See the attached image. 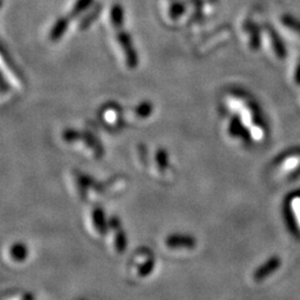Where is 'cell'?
<instances>
[{"label": "cell", "mask_w": 300, "mask_h": 300, "mask_svg": "<svg viewBox=\"0 0 300 300\" xmlns=\"http://www.w3.org/2000/svg\"><path fill=\"white\" fill-rule=\"evenodd\" d=\"M29 255H30V252H29L28 246L21 242L11 244L7 249L8 260L16 265L24 264V262L28 260Z\"/></svg>", "instance_id": "52a82bcc"}, {"label": "cell", "mask_w": 300, "mask_h": 300, "mask_svg": "<svg viewBox=\"0 0 300 300\" xmlns=\"http://www.w3.org/2000/svg\"><path fill=\"white\" fill-rule=\"evenodd\" d=\"M156 268V257L150 250L142 248L137 250L129 263V274L135 280L145 279L154 273Z\"/></svg>", "instance_id": "7a4b0ae2"}, {"label": "cell", "mask_w": 300, "mask_h": 300, "mask_svg": "<svg viewBox=\"0 0 300 300\" xmlns=\"http://www.w3.org/2000/svg\"><path fill=\"white\" fill-rule=\"evenodd\" d=\"M115 217H111L109 220V228H108L106 237L110 238L111 240V247L114 248L117 253L124 252L127 247V238L126 233L122 229L121 225L118 219H114Z\"/></svg>", "instance_id": "8992f818"}, {"label": "cell", "mask_w": 300, "mask_h": 300, "mask_svg": "<svg viewBox=\"0 0 300 300\" xmlns=\"http://www.w3.org/2000/svg\"><path fill=\"white\" fill-rule=\"evenodd\" d=\"M166 250L171 254H189L194 253L197 248V240L188 234H170L164 240Z\"/></svg>", "instance_id": "3957f363"}, {"label": "cell", "mask_w": 300, "mask_h": 300, "mask_svg": "<svg viewBox=\"0 0 300 300\" xmlns=\"http://www.w3.org/2000/svg\"><path fill=\"white\" fill-rule=\"evenodd\" d=\"M263 48L268 52V55L276 61L286 60L288 50L285 42V37L278 28H275L272 24H264L263 35Z\"/></svg>", "instance_id": "6da1fadb"}, {"label": "cell", "mask_w": 300, "mask_h": 300, "mask_svg": "<svg viewBox=\"0 0 300 300\" xmlns=\"http://www.w3.org/2000/svg\"><path fill=\"white\" fill-rule=\"evenodd\" d=\"M109 220L101 208H95L88 216V228L90 235L95 237H106L108 228H109Z\"/></svg>", "instance_id": "5b68a950"}, {"label": "cell", "mask_w": 300, "mask_h": 300, "mask_svg": "<svg viewBox=\"0 0 300 300\" xmlns=\"http://www.w3.org/2000/svg\"><path fill=\"white\" fill-rule=\"evenodd\" d=\"M276 27L285 39L300 42V18L289 12H283L277 18Z\"/></svg>", "instance_id": "277c9868"}, {"label": "cell", "mask_w": 300, "mask_h": 300, "mask_svg": "<svg viewBox=\"0 0 300 300\" xmlns=\"http://www.w3.org/2000/svg\"><path fill=\"white\" fill-rule=\"evenodd\" d=\"M290 79L295 87L300 88V56H298L293 63L290 69Z\"/></svg>", "instance_id": "ba28073f"}]
</instances>
